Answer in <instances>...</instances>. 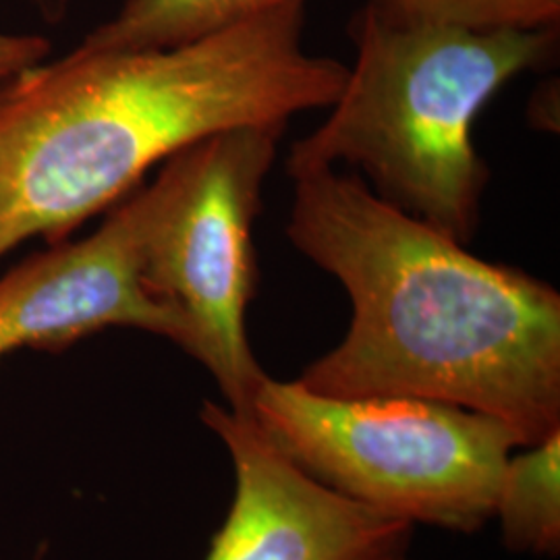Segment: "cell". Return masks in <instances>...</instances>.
<instances>
[{"mask_svg":"<svg viewBox=\"0 0 560 560\" xmlns=\"http://www.w3.org/2000/svg\"><path fill=\"white\" fill-rule=\"evenodd\" d=\"M400 20L457 25L469 30L557 27L560 0H374Z\"/></svg>","mask_w":560,"mask_h":560,"instance_id":"10","label":"cell"},{"mask_svg":"<svg viewBox=\"0 0 560 560\" xmlns=\"http://www.w3.org/2000/svg\"><path fill=\"white\" fill-rule=\"evenodd\" d=\"M351 36L355 67L328 119L293 143L289 177L347 164L365 173L381 198L465 245L488 179L474 120L502 85L552 55L557 27L469 30L400 20L370 0Z\"/></svg>","mask_w":560,"mask_h":560,"instance_id":"3","label":"cell"},{"mask_svg":"<svg viewBox=\"0 0 560 560\" xmlns=\"http://www.w3.org/2000/svg\"><path fill=\"white\" fill-rule=\"evenodd\" d=\"M156 187H136L80 243H55L0 279V360L21 347L65 349L125 326L173 340L187 353L189 328L141 277Z\"/></svg>","mask_w":560,"mask_h":560,"instance_id":"6","label":"cell"},{"mask_svg":"<svg viewBox=\"0 0 560 560\" xmlns=\"http://www.w3.org/2000/svg\"><path fill=\"white\" fill-rule=\"evenodd\" d=\"M504 546L521 555L557 557L560 550V430L521 446L504 463L494 517Z\"/></svg>","mask_w":560,"mask_h":560,"instance_id":"9","label":"cell"},{"mask_svg":"<svg viewBox=\"0 0 560 560\" xmlns=\"http://www.w3.org/2000/svg\"><path fill=\"white\" fill-rule=\"evenodd\" d=\"M291 0H125L119 13L92 30L80 50L129 52L173 48L219 34Z\"/></svg>","mask_w":560,"mask_h":560,"instance_id":"8","label":"cell"},{"mask_svg":"<svg viewBox=\"0 0 560 560\" xmlns=\"http://www.w3.org/2000/svg\"><path fill=\"white\" fill-rule=\"evenodd\" d=\"M201 421L235 471L226 520L206 560H397L416 525L324 488L277 451L252 418L206 400Z\"/></svg>","mask_w":560,"mask_h":560,"instance_id":"7","label":"cell"},{"mask_svg":"<svg viewBox=\"0 0 560 560\" xmlns=\"http://www.w3.org/2000/svg\"><path fill=\"white\" fill-rule=\"evenodd\" d=\"M50 52V42L42 36L2 34L0 32V83L15 78L21 71L44 62Z\"/></svg>","mask_w":560,"mask_h":560,"instance_id":"11","label":"cell"},{"mask_svg":"<svg viewBox=\"0 0 560 560\" xmlns=\"http://www.w3.org/2000/svg\"><path fill=\"white\" fill-rule=\"evenodd\" d=\"M252 420L303 474L376 513L471 534L494 517L504 463L521 448L501 420L416 397H324L266 376Z\"/></svg>","mask_w":560,"mask_h":560,"instance_id":"4","label":"cell"},{"mask_svg":"<svg viewBox=\"0 0 560 560\" xmlns=\"http://www.w3.org/2000/svg\"><path fill=\"white\" fill-rule=\"evenodd\" d=\"M287 235L351 300L345 339L303 370V388L441 400L501 420L521 446L559 432L555 287L481 260L337 171L295 179Z\"/></svg>","mask_w":560,"mask_h":560,"instance_id":"1","label":"cell"},{"mask_svg":"<svg viewBox=\"0 0 560 560\" xmlns=\"http://www.w3.org/2000/svg\"><path fill=\"white\" fill-rule=\"evenodd\" d=\"M284 127L229 129L171 156L154 180L156 206L143 241L145 287L187 322V353L241 418H252L268 376L249 347L245 312L256 293L261 185Z\"/></svg>","mask_w":560,"mask_h":560,"instance_id":"5","label":"cell"},{"mask_svg":"<svg viewBox=\"0 0 560 560\" xmlns=\"http://www.w3.org/2000/svg\"><path fill=\"white\" fill-rule=\"evenodd\" d=\"M46 18H59L67 0H32Z\"/></svg>","mask_w":560,"mask_h":560,"instance_id":"12","label":"cell"},{"mask_svg":"<svg viewBox=\"0 0 560 560\" xmlns=\"http://www.w3.org/2000/svg\"><path fill=\"white\" fill-rule=\"evenodd\" d=\"M305 0L173 48L85 52L0 83V258L60 243L156 162L237 127L330 108L339 60L303 46Z\"/></svg>","mask_w":560,"mask_h":560,"instance_id":"2","label":"cell"},{"mask_svg":"<svg viewBox=\"0 0 560 560\" xmlns=\"http://www.w3.org/2000/svg\"><path fill=\"white\" fill-rule=\"evenodd\" d=\"M397 560H407V557H402V559H397Z\"/></svg>","mask_w":560,"mask_h":560,"instance_id":"13","label":"cell"}]
</instances>
